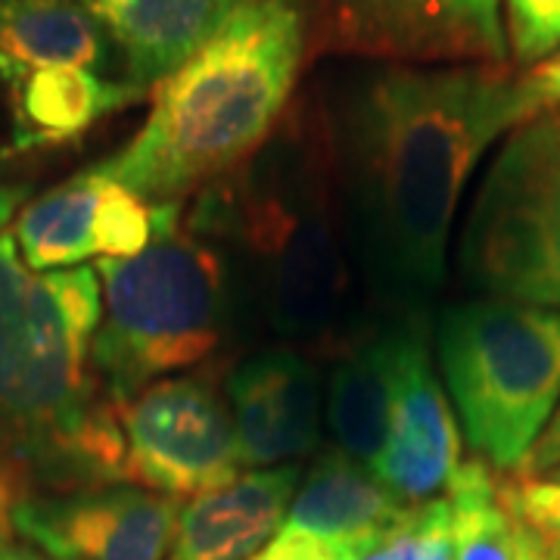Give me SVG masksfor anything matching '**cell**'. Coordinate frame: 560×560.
I'll return each mask as SVG.
<instances>
[{"mask_svg": "<svg viewBox=\"0 0 560 560\" xmlns=\"http://www.w3.org/2000/svg\"><path fill=\"white\" fill-rule=\"evenodd\" d=\"M312 101L359 287L383 318L427 320L467 180L501 135L536 119L521 69L359 60Z\"/></svg>", "mask_w": 560, "mask_h": 560, "instance_id": "6da1fadb", "label": "cell"}, {"mask_svg": "<svg viewBox=\"0 0 560 560\" xmlns=\"http://www.w3.org/2000/svg\"><path fill=\"white\" fill-rule=\"evenodd\" d=\"M187 221L224 249L241 308L278 340L342 349L359 330V275L312 97L290 106L249 160L197 194Z\"/></svg>", "mask_w": 560, "mask_h": 560, "instance_id": "7a4b0ae2", "label": "cell"}, {"mask_svg": "<svg viewBox=\"0 0 560 560\" xmlns=\"http://www.w3.org/2000/svg\"><path fill=\"white\" fill-rule=\"evenodd\" d=\"M101 318L97 268L38 275L0 231V486L16 501L125 482L121 411L94 364Z\"/></svg>", "mask_w": 560, "mask_h": 560, "instance_id": "3957f363", "label": "cell"}, {"mask_svg": "<svg viewBox=\"0 0 560 560\" xmlns=\"http://www.w3.org/2000/svg\"><path fill=\"white\" fill-rule=\"evenodd\" d=\"M308 35L302 0H241L219 32L153 88L143 128L97 168L150 206H184L275 135Z\"/></svg>", "mask_w": 560, "mask_h": 560, "instance_id": "277c9868", "label": "cell"}, {"mask_svg": "<svg viewBox=\"0 0 560 560\" xmlns=\"http://www.w3.org/2000/svg\"><path fill=\"white\" fill-rule=\"evenodd\" d=\"M103 318L94 364L113 401L219 355L241 320V293L219 243L184 206H156L153 243L135 259H101Z\"/></svg>", "mask_w": 560, "mask_h": 560, "instance_id": "5b68a950", "label": "cell"}, {"mask_svg": "<svg viewBox=\"0 0 560 560\" xmlns=\"http://www.w3.org/2000/svg\"><path fill=\"white\" fill-rule=\"evenodd\" d=\"M436 355L460 436L489 467L521 477L560 405V312L467 300L436 318Z\"/></svg>", "mask_w": 560, "mask_h": 560, "instance_id": "8992f818", "label": "cell"}, {"mask_svg": "<svg viewBox=\"0 0 560 560\" xmlns=\"http://www.w3.org/2000/svg\"><path fill=\"white\" fill-rule=\"evenodd\" d=\"M458 265L489 300L560 312V113L508 135L474 197Z\"/></svg>", "mask_w": 560, "mask_h": 560, "instance_id": "52a82bcc", "label": "cell"}, {"mask_svg": "<svg viewBox=\"0 0 560 560\" xmlns=\"http://www.w3.org/2000/svg\"><path fill=\"white\" fill-rule=\"evenodd\" d=\"M121 436L125 482L165 499H200L243 470L231 405L206 371L150 383L121 405Z\"/></svg>", "mask_w": 560, "mask_h": 560, "instance_id": "ba28073f", "label": "cell"}, {"mask_svg": "<svg viewBox=\"0 0 560 560\" xmlns=\"http://www.w3.org/2000/svg\"><path fill=\"white\" fill-rule=\"evenodd\" d=\"M315 47L405 66L511 62L501 0H318Z\"/></svg>", "mask_w": 560, "mask_h": 560, "instance_id": "9c48e42d", "label": "cell"}, {"mask_svg": "<svg viewBox=\"0 0 560 560\" xmlns=\"http://www.w3.org/2000/svg\"><path fill=\"white\" fill-rule=\"evenodd\" d=\"M180 504L131 482L35 492L13 504V536L50 560H165Z\"/></svg>", "mask_w": 560, "mask_h": 560, "instance_id": "30bf717a", "label": "cell"}, {"mask_svg": "<svg viewBox=\"0 0 560 560\" xmlns=\"http://www.w3.org/2000/svg\"><path fill=\"white\" fill-rule=\"evenodd\" d=\"M243 467L265 470L315 452L320 442V374L296 349H265L224 381Z\"/></svg>", "mask_w": 560, "mask_h": 560, "instance_id": "8fae6325", "label": "cell"}, {"mask_svg": "<svg viewBox=\"0 0 560 560\" xmlns=\"http://www.w3.org/2000/svg\"><path fill=\"white\" fill-rule=\"evenodd\" d=\"M427 337V320L361 318L337 352L327 386V430L337 448L368 470L381 460L405 361Z\"/></svg>", "mask_w": 560, "mask_h": 560, "instance_id": "7c38bea8", "label": "cell"}, {"mask_svg": "<svg viewBox=\"0 0 560 560\" xmlns=\"http://www.w3.org/2000/svg\"><path fill=\"white\" fill-rule=\"evenodd\" d=\"M460 467V427L433 371L430 342L418 340L401 371L389 436L371 474L405 504L436 501Z\"/></svg>", "mask_w": 560, "mask_h": 560, "instance_id": "4fadbf2b", "label": "cell"}, {"mask_svg": "<svg viewBox=\"0 0 560 560\" xmlns=\"http://www.w3.org/2000/svg\"><path fill=\"white\" fill-rule=\"evenodd\" d=\"M300 482L296 464H280L190 499L165 560H253L280 533Z\"/></svg>", "mask_w": 560, "mask_h": 560, "instance_id": "5bb4252c", "label": "cell"}, {"mask_svg": "<svg viewBox=\"0 0 560 560\" xmlns=\"http://www.w3.org/2000/svg\"><path fill=\"white\" fill-rule=\"evenodd\" d=\"M88 7L121 50L128 81L147 91L175 75L241 0H91Z\"/></svg>", "mask_w": 560, "mask_h": 560, "instance_id": "9a60e30c", "label": "cell"}, {"mask_svg": "<svg viewBox=\"0 0 560 560\" xmlns=\"http://www.w3.org/2000/svg\"><path fill=\"white\" fill-rule=\"evenodd\" d=\"M113 40L79 0H0V81L10 88L44 69L109 66Z\"/></svg>", "mask_w": 560, "mask_h": 560, "instance_id": "2e32d148", "label": "cell"}, {"mask_svg": "<svg viewBox=\"0 0 560 560\" xmlns=\"http://www.w3.org/2000/svg\"><path fill=\"white\" fill-rule=\"evenodd\" d=\"M415 504H405L364 464L340 448L320 452L302 477L283 526L337 545H359L401 521Z\"/></svg>", "mask_w": 560, "mask_h": 560, "instance_id": "e0dca14e", "label": "cell"}, {"mask_svg": "<svg viewBox=\"0 0 560 560\" xmlns=\"http://www.w3.org/2000/svg\"><path fill=\"white\" fill-rule=\"evenodd\" d=\"M147 91L131 81H109L91 69H44L13 84L10 153L62 147L84 138L97 121L135 106Z\"/></svg>", "mask_w": 560, "mask_h": 560, "instance_id": "ac0fdd59", "label": "cell"}, {"mask_svg": "<svg viewBox=\"0 0 560 560\" xmlns=\"http://www.w3.org/2000/svg\"><path fill=\"white\" fill-rule=\"evenodd\" d=\"M103 187L106 175L91 165L22 206L13 224V241L32 271H66L97 256L94 237Z\"/></svg>", "mask_w": 560, "mask_h": 560, "instance_id": "d6986e66", "label": "cell"}, {"mask_svg": "<svg viewBox=\"0 0 560 560\" xmlns=\"http://www.w3.org/2000/svg\"><path fill=\"white\" fill-rule=\"evenodd\" d=\"M504 482L482 458L460 460L445 499L452 508L455 560H517L523 523L511 511Z\"/></svg>", "mask_w": 560, "mask_h": 560, "instance_id": "ffe728a7", "label": "cell"}, {"mask_svg": "<svg viewBox=\"0 0 560 560\" xmlns=\"http://www.w3.org/2000/svg\"><path fill=\"white\" fill-rule=\"evenodd\" d=\"M153 234H156V206L140 200L125 184L106 175L101 209H97V237H94L97 256L135 259L153 243Z\"/></svg>", "mask_w": 560, "mask_h": 560, "instance_id": "44dd1931", "label": "cell"}, {"mask_svg": "<svg viewBox=\"0 0 560 560\" xmlns=\"http://www.w3.org/2000/svg\"><path fill=\"white\" fill-rule=\"evenodd\" d=\"M504 32L514 69H533L560 50V0H504Z\"/></svg>", "mask_w": 560, "mask_h": 560, "instance_id": "7402d4cb", "label": "cell"}, {"mask_svg": "<svg viewBox=\"0 0 560 560\" xmlns=\"http://www.w3.org/2000/svg\"><path fill=\"white\" fill-rule=\"evenodd\" d=\"M504 495L523 526H529L536 536L560 548V480L555 477H541V480L508 477Z\"/></svg>", "mask_w": 560, "mask_h": 560, "instance_id": "603a6c76", "label": "cell"}, {"mask_svg": "<svg viewBox=\"0 0 560 560\" xmlns=\"http://www.w3.org/2000/svg\"><path fill=\"white\" fill-rule=\"evenodd\" d=\"M430 521H433V501L415 504L401 521L386 526L371 539L352 545L349 560H420L427 533H430Z\"/></svg>", "mask_w": 560, "mask_h": 560, "instance_id": "cb8c5ba5", "label": "cell"}, {"mask_svg": "<svg viewBox=\"0 0 560 560\" xmlns=\"http://www.w3.org/2000/svg\"><path fill=\"white\" fill-rule=\"evenodd\" d=\"M349 551H352L349 545H337V541L280 526L278 536L268 541L253 560H349Z\"/></svg>", "mask_w": 560, "mask_h": 560, "instance_id": "d4e9b609", "label": "cell"}, {"mask_svg": "<svg viewBox=\"0 0 560 560\" xmlns=\"http://www.w3.org/2000/svg\"><path fill=\"white\" fill-rule=\"evenodd\" d=\"M523 88L533 101L536 116L541 113H560V50L551 54L548 60H541L539 66L521 72Z\"/></svg>", "mask_w": 560, "mask_h": 560, "instance_id": "484cf974", "label": "cell"}, {"mask_svg": "<svg viewBox=\"0 0 560 560\" xmlns=\"http://www.w3.org/2000/svg\"><path fill=\"white\" fill-rule=\"evenodd\" d=\"M555 470H560V405L551 423L545 427V433L536 442V448L529 452V458L523 464L521 480H541Z\"/></svg>", "mask_w": 560, "mask_h": 560, "instance_id": "4316f807", "label": "cell"}, {"mask_svg": "<svg viewBox=\"0 0 560 560\" xmlns=\"http://www.w3.org/2000/svg\"><path fill=\"white\" fill-rule=\"evenodd\" d=\"M420 560H455V539H452V508L448 499L433 501V521L423 545Z\"/></svg>", "mask_w": 560, "mask_h": 560, "instance_id": "83f0119b", "label": "cell"}, {"mask_svg": "<svg viewBox=\"0 0 560 560\" xmlns=\"http://www.w3.org/2000/svg\"><path fill=\"white\" fill-rule=\"evenodd\" d=\"M28 200H32V184H0V228L16 219Z\"/></svg>", "mask_w": 560, "mask_h": 560, "instance_id": "f1b7e54d", "label": "cell"}, {"mask_svg": "<svg viewBox=\"0 0 560 560\" xmlns=\"http://www.w3.org/2000/svg\"><path fill=\"white\" fill-rule=\"evenodd\" d=\"M517 560H560V548H555L551 541L536 536L529 526H523L521 555H517Z\"/></svg>", "mask_w": 560, "mask_h": 560, "instance_id": "f546056e", "label": "cell"}, {"mask_svg": "<svg viewBox=\"0 0 560 560\" xmlns=\"http://www.w3.org/2000/svg\"><path fill=\"white\" fill-rule=\"evenodd\" d=\"M13 504H16V495L0 486V541H10V536H13V521H10Z\"/></svg>", "mask_w": 560, "mask_h": 560, "instance_id": "4dcf8cb0", "label": "cell"}, {"mask_svg": "<svg viewBox=\"0 0 560 560\" xmlns=\"http://www.w3.org/2000/svg\"><path fill=\"white\" fill-rule=\"evenodd\" d=\"M0 560H50L32 545H13V541H0Z\"/></svg>", "mask_w": 560, "mask_h": 560, "instance_id": "1f68e13d", "label": "cell"}, {"mask_svg": "<svg viewBox=\"0 0 560 560\" xmlns=\"http://www.w3.org/2000/svg\"><path fill=\"white\" fill-rule=\"evenodd\" d=\"M548 477H555V480H560V470H555V474H548Z\"/></svg>", "mask_w": 560, "mask_h": 560, "instance_id": "d6a6232c", "label": "cell"}, {"mask_svg": "<svg viewBox=\"0 0 560 560\" xmlns=\"http://www.w3.org/2000/svg\"><path fill=\"white\" fill-rule=\"evenodd\" d=\"M79 3H91V0H79Z\"/></svg>", "mask_w": 560, "mask_h": 560, "instance_id": "836d02e7", "label": "cell"}, {"mask_svg": "<svg viewBox=\"0 0 560 560\" xmlns=\"http://www.w3.org/2000/svg\"><path fill=\"white\" fill-rule=\"evenodd\" d=\"M0 165H3V156H0Z\"/></svg>", "mask_w": 560, "mask_h": 560, "instance_id": "e575fe53", "label": "cell"}]
</instances>
